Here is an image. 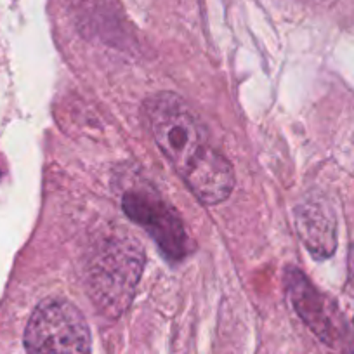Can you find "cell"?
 Returning a JSON list of instances; mask_svg holds the SVG:
<instances>
[{
	"mask_svg": "<svg viewBox=\"0 0 354 354\" xmlns=\"http://www.w3.org/2000/svg\"><path fill=\"white\" fill-rule=\"evenodd\" d=\"M145 117L160 151L200 202L216 205L231 195L233 169L210 145L205 125L186 101L160 93L145 103Z\"/></svg>",
	"mask_w": 354,
	"mask_h": 354,
	"instance_id": "cell-1",
	"label": "cell"
},
{
	"mask_svg": "<svg viewBox=\"0 0 354 354\" xmlns=\"http://www.w3.org/2000/svg\"><path fill=\"white\" fill-rule=\"evenodd\" d=\"M285 285H287V295L292 306L301 316L302 322L325 342H332L335 335L330 308L325 297L315 288V285L304 277L299 270H287L285 274Z\"/></svg>",
	"mask_w": 354,
	"mask_h": 354,
	"instance_id": "cell-5",
	"label": "cell"
},
{
	"mask_svg": "<svg viewBox=\"0 0 354 354\" xmlns=\"http://www.w3.org/2000/svg\"><path fill=\"white\" fill-rule=\"evenodd\" d=\"M142 270L138 243L113 238L94 255L88 270V290L104 315L117 318L134 297Z\"/></svg>",
	"mask_w": 354,
	"mask_h": 354,
	"instance_id": "cell-2",
	"label": "cell"
},
{
	"mask_svg": "<svg viewBox=\"0 0 354 354\" xmlns=\"http://www.w3.org/2000/svg\"><path fill=\"white\" fill-rule=\"evenodd\" d=\"M301 240L316 259H326L337 247V221L333 210L323 200L313 198L301 203L295 214Z\"/></svg>",
	"mask_w": 354,
	"mask_h": 354,
	"instance_id": "cell-6",
	"label": "cell"
},
{
	"mask_svg": "<svg viewBox=\"0 0 354 354\" xmlns=\"http://www.w3.org/2000/svg\"><path fill=\"white\" fill-rule=\"evenodd\" d=\"M25 347L28 354H91V332L71 302L47 299L30 316Z\"/></svg>",
	"mask_w": 354,
	"mask_h": 354,
	"instance_id": "cell-3",
	"label": "cell"
},
{
	"mask_svg": "<svg viewBox=\"0 0 354 354\" xmlns=\"http://www.w3.org/2000/svg\"><path fill=\"white\" fill-rule=\"evenodd\" d=\"M124 210L134 223L145 227L163 254L181 261L192 250V241L177 214L165 205L151 188H132L122 198Z\"/></svg>",
	"mask_w": 354,
	"mask_h": 354,
	"instance_id": "cell-4",
	"label": "cell"
},
{
	"mask_svg": "<svg viewBox=\"0 0 354 354\" xmlns=\"http://www.w3.org/2000/svg\"><path fill=\"white\" fill-rule=\"evenodd\" d=\"M349 270H351V280H353V283H354V248H353V254H351V259H349Z\"/></svg>",
	"mask_w": 354,
	"mask_h": 354,
	"instance_id": "cell-7",
	"label": "cell"
}]
</instances>
